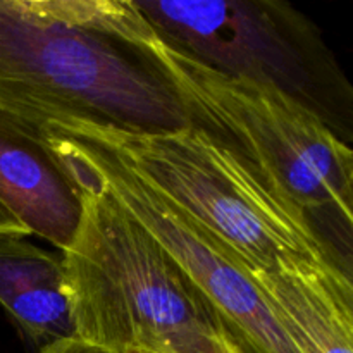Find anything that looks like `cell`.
Instances as JSON below:
<instances>
[{"instance_id":"3957f363","label":"cell","mask_w":353,"mask_h":353,"mask_svg":"<svg viewBox=\"0 0 353 353\" xmlns=\"http://www.w3.org/2000/svg\"><path fill=\"white\" fill-rule=\"evenodd\" d=\"M140 47L171 83L190 124L240 155L314 226L316 219H331L352 233V148L316 112L274 86L193 61L164 43L154 28Z\"/></svg>"},{"instance_id":"6da1fadb","label":"cell","mask_w":353,"mask_h":353,"mask_svg":"<svg viewBox=\"0 0 353 353\" xmlns=\"http://www.w3.org/2000/svg\"><path fill=\"white\" fill-rule=\"evenodd\" d=\"M133 0H0V114L37 133L88 123L168 133L188 117L138 40Z\"/></svg>"},{"instance_id":"9c48e42d","label":"cell","mask_w":353,"mask_h":353,"mask_svg":"<svg viewBox=\"0 0 353 353\" xmlns=\"http://www.w3.org/2000/svg\"><path fill=\"white\" fill-rule=\"evenodd\" d=\"M0 305L40 348L74 336L61 259L28 241L26 234L0 233Z\"/></svg>"},{"instance_id":"8992f818","label":"cell","mask_w":353,"mask_h":353,"mask_svg":"<svg viewBox=\"0 0 353 353\" xmlns=\"http://www.w3.org/2000/svg\"><path fill=\"white\" fill-rule=\"evenodd\" d=\"M52 148L81 162L100 186L171 255L216 309L245 353H300L285 333L245 265L157 190L116 150L74 123L41 130Z\"/></svg>"},{"instance_id":"52a82bcc","label":"cell","mask_w":353,"mask_h":353,"mask_svg":"<svg viewBox=\"0 0 353 353\" xmlns=\"http://www.w3.org/2000/svg\"><path fill=\"white\" fill-rule=\"evenodd\" d=\"M0 205L59 250L81 219V193L41 133L0 114Z\"/></svg>"},{"instance_id":"5b68a950","label":"cell","mask_w":353,"mask_h":353,"mask_svg":"<svg viewBox=\"0 0 353 353\" xmlns=\"http://www.w3.org/2000/svg\"><path fill=\"white\" fill-rule=\"evenodd\" d=\"M164 43L217 72L274 86L340 137L352 88L319 31L278 0H133Z\"/></svg>"},{"instance_id":"277c9868","label":"cell","mask_w":353,"mask_h":353,"mask_svg":"<svg viewBox=\"0 0 353 353\" xmlns=\"http://www.w3.org/2000/svg\"><path fill=\"white\" fill-rule=\"evenodd\" d=\"M116 150L148 185L217 238L247 271L338 265L312 219L254 168L195 124L168 133H130L78 123Z\"/></svg>"},{"instance_id":"30bf717a","label":"cell","mask_w":353,"mask_h":353,"mask_svg":"<svg viewBox=\"0 0 353 353\" xmlns=\"http://www.w3.org/2000/svg\"><path fill=\"white\" fill-rule=\"evenodd\" d=\"M37 353H112L103 348L95 347V345L85 343L78 338H62V340L52 341L45 347L38 348Z\"/></svg>"},{"instance_id":"7a4b0ae2","label":"cell","mask_w":353,"mask_h":353,"mask_svg":"<svg viewBox=\"0 0 353 353\" xmlns=\"http://www.w3.org/2000/svg\"><path fill=\"white\" fill-rule=\"evenodd\" d=\"M52 152L81 193V219L61 257L74 338L112 353H243L154 236L81 162Z\"/></svg>"},{"instance_id":"ba28073f","label":"cell","mask_w":353,"mask_h":353,"mask_svg":"<svg viewBox=\"0 0 353 353\" xmlns=\"http://www.w3.org/2000/svg\"><path fill=\"white\" fill-rule=\"evenodd\" d=\"M247 272L300 353H353L352 272L338 265Z\"/></svg>"},{"instance_id":"8fae6325","label":"cell","mask_w":353,"mask_h":353,"mask_svg":"<svg viewBox=\"0 0 353 353\" xmlns=\"http://www.w3.org/2000/svg\"><path fill=\"white\" fill-rule=\"evenodd\" d=\"M0 233H19L30 236V231L2 205H0Z\"/></svg>"},{"instance_id":"7c38bea8","label":"cell","mask_w":353,"mask_h":353,"mask_svg":"<svg viewBox=\"0 0 353 353\" xmlns=\"http://www.w3.org/2000/svg\"><path fill=\"white\" fill-rule=\"evenodd\" d=\"M241 352H243V350H241ZM130 353H145V352H130ZM245 353V352H243Z\"/></svg>"}]
</instances>
